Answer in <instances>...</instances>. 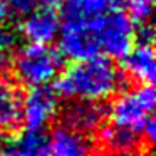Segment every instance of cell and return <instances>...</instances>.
<instances>
[{
    "mask_svg": "<svg viewBox=\"0 0 156 156\" xmlns=\"http://www.w3.org/2000/svg\"><path fill=\"white\" fill-rule=\"evenodd\" d=\"M122 74L109 57L74 61L57 79V92L72 101L102 102L121 89Z\"/></svg>",
    "mask_w": 156,
    "mask_h": 156,
    "instance_id": "6da1fadb",
    "label": "cell"
},
{
    "mask_svg": "<svg viewBox=\"0 0 156 156\" xmlns=\"http://www.w3.org/2000/svg\"><path fill=\"white\" fill-rule=\"evenodd\" d=\"M15 77L29 87L49 86L59 77L62 55L49 44H27L12 57Z\"/></svg>",
    "mask_w": 156,
    "mask_h": 156,
    "instance_id": "7a4b0ae2",
    "label": "cell"
},
{
    "mask_svg": "<svg viewBox=\"0 0 156 156\" xmlns=\"http://www.w3.org/2000/svg\"><path fill=\"white\" fill-rule=\"evenodd\" d=\"M154 102V89L151 84H139L121 92L109 108L111 124L129 129L143 138L146 124L153 119Z\"/></svg>",
    "mask_w": 156,
    "mask_h": 156,
    "instance_id": "3957f363",
    "label": "cell"
},
{
    "mask_svg": "<svg viewBox=\"0 0 156 156\" xmlns=\"http://www.w3.org/2000/svg\"><path fill=\"white\" fill-rule=\"evenodd\" d=\"M94 37L99 47V54L108 57H124L136 42L134 22L129 20L122 12H108L99 22H96Z\"/></svg>",
    "mask_w": 156,
    "mask_h": 156,
    "instance_id": "277c9868",
    "label": "cell"
},
{
    "mask_svg": "<svg viewBox=\"0 0 156 156\" xmlns=\"http://www.w3.org/2000/svg\"><path fill=\"white\" fill-rule=\"evenodd\" d=\"M59 111L57 92L49 86L42 87H30L25 98H22L20 122H24L25 129L44 131Z\"/></svg>",
    "mask_w": 156,
    "mask_h": 156,
    "instance_id": "5b68a950",
    "label": "cell"
},
{
    "mask_svg": "<svg viewBox=\"0 0 156 156\" xmlns=\"http://www.w3.org/2000/svg\"><path fill=\"white\" fill-rule=\"evenodd\" d=\"M112 0H62L61 27L91 29L112 10Z\"/></svg>",
    "mask_w": 156,
    "mask_h": 156,
    "instance_id": "8992f818",
    "label": "cell"
},
{
    "mask_svg": "<svg viewBox=\"0 0 156 156\" xmlns=\"http://www.w3.org/2000/svg\"><path fill=\"white\" fill-rule=\"evenodd\" d=\"M61 20L57 14L52 10V7H35L27 15H24V20L20 24V32L29 44H49L59 35Z\"/></svg>",
    "mask_w": 156,
    "mask_h": 156,
    "instance_id": "52a82bcc",
    "label": "cell"
},
{
    "mask_svg": "<svg viewBox=\"0 0 156 156\" xmlns=\"http://www.w3.org/2000/svg\"><path fill=\"white\" fill-rule=\"evenodd\" d=\"M51 156H92V141L89 134L61 124L49 136Z\"/></svg>",
    "mask_w": 156,
    "mask_h": 156,
    "instance_id": "ba28073f",
    "label": "cell"
},
{
    "mask_svg": "<svg viewBox=\"0 0 156 156\" xmlns=\"http://www.w3.org/2000/svg\"><path fill=\"white\" fill-rule=\"evenodd\" d=\"M22 94L19 87L0 74V138L17 131L20 124Z\"/></svg>",
    "mask_w": 156,
    "mask_h": 156,
    "instance_id": "9c48e42d",
    "label": "cell"
},
{
    "mask_svg": "<svg viewBox=\"0 0 156 156\" xmlns=\"http://www.w3.org/2000/svg\"><path fill=\"white\" fill-rule=\"evenodd\" d=\"M64 116V124L76 129L79 133L98 131L102 126L106 118L104 109L99 106V102H87V101H72L62 112Z\"/></svg>",
    "mask_w": 156,
    "mask_h": 156,
    "instance_id": "30bf717a",
    "label": "cell"
},
{
    "mask_svg": "<svg viewBox=\"0 0 156 156\" xmlns=\"http://www.w3.org/2000/svg\"><path fill=\"white\" fill-rule=\"evenodd\" d=\"M124 72L139 84L153 82L156 74V57L149 42H139L131 47V51L124 55Z\"/></svg>",
    "mask_w": 156,
    "mask_h": 156,
    "instance_id": "8fae6325",
    "label": "cell"
},
{
    "mask_svg": "<svg viewBox=\"0 0 156 156\" xmlns=\"http://www.w3.org/2000/svg\"><path fill=\"white\" fill-rule=\"evenodd\" d=\"M101 143L109 153L118 156H128L141 146V136L129 129L109 124L101 131Z\"/></svg>",
    "mask_w": 156,
    "mask_h": 156,
    "instance_id": "7c38bea8",
    "label": "cell"
},
{
    "mask_svg": "<svg viewBox=\"0 0 156 156\" xmlns=\"http://www.w3.org/2000/svg\"><path fill=\"white\" fill-rule=\"evenodd\" d=\"M14 148L22 156H51L49 136L44 131L25 129L14 143Z\"/></svg>",
    "mask_w": 156,
    "mask_h": 156,
    "instance_id": "4fadbf2b",
    "label": "cell"
},
{
    "mask_svg": "<svg viewBox=\"0 0 156 156\" xmlns=\"http://www.w3.org/2000/svg\"><path fill=\"white\" fill-rule=\"evenodd\" d=\"M119 7V12L126 15L129 20L146 24L153 15L154 0H112Z\"/></svg>",
    "mask_w": 156,
    "mask_h": 156,
    "instance_id": "5bb4252c",
    "label": "cell"
},
{
    "mask_svg": "<svg viewBox=\"0 0 156 156\" xmlns=\"http://www.w3.org/2000/svg\"><path fill=\"white\" fill-rule=\"evenodd\" d=\"M2 17L4 15L0 14V71L12 62V44H14L12 35L4 29Z\"/></svg>",
    "mask_w": 156,
    "mask_h": 156,
    "instance_id": "9a60e30c",
    "label": "cell"
},
{
    "mask_svg": "<svg viewBox=\"0 0 156 156\" xmlns=\"http://www.w3.org/2000/svg\"><path fill=\"white\" fill-rule=\"evenodd\" d=\"M4 5V10H9L14 15H27L35 9V0H0Z\"/></svg>",
    "mask_w": 156,
    "mask_h": 156,
    "instance_id": "2e32d148",
    "label": "cell"
},
{
    "mask_svg": "<svg viewBox=\"0 0 156 156\" xmlns=\"http://www.w3.org/2000/svg\"><path fill=\"white\" fill-rule=\"evenodd\" d=\"M0 156H22V154L14 148V146H12V148H5V149H2V151H0Z\"/></svg>",
    "mask_w": 156,
    "mask_h": 156,
    "instance_id": "e0dca14e",
    "label": "cell"
},
{
    "mask_svg": "<svg viewBox=\"0 0 156 156\" xmlns=\"http://www.w3.org/2000/svg\"><path fill=\"white\" fill-rule=\"evenodd\" d=\"M42 2H44V5H47V7H51V5L54 4V2H57V0H42Z\"/></svg>",
    "mask_w": 156,
    "mask_h": 156,
    "instance_id": "ac0fdd59",
    "label": "cell"
},
{
    "mask_svg": "<svg viewBox=\"0 0 156 156\" xmlns=\"http://www.w3.org/2000/svg\"><path fill=\"white\" fill-rule=\"evenodd\" d=\"M4 12H5V10H4V5H2V2H0V14L4 15Z\"/></svg>",
    "mask_w": 156,
    "mask_h": 156,
    "instance_id": "d6986e66",
    "label": "cell"
},
{
    "mask_svg": "<svg viewBox=\"0 0 156 156\" xmlns=\"http://www.w3.org/2000/svg\"><path fill=\"white\" fill-rule=\"evenodd\" d=\"M96 156H118V154H112L111 153V154H96Z\"/></svg>",
    "mask_w": 156,
    "mask_h": 156,
    "instance_id": "ffe728a7",
    "label": "cell"
}]
</instances>
